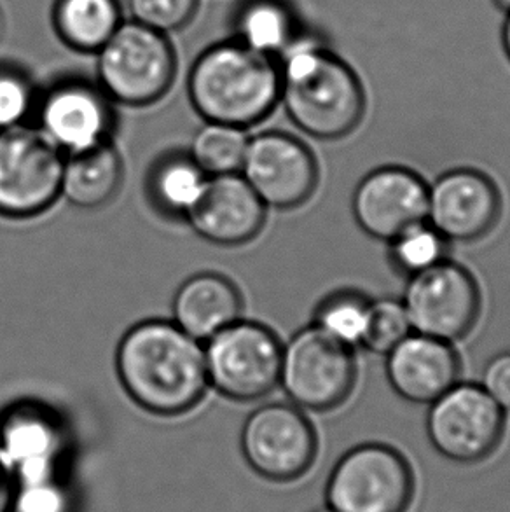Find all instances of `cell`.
<instances>
[{"instance_id": "obj_7", "label": "cell", "mask_w": 510, "mask_h": 512, "mask_svg": "<svg viewBox=\"0 0 510 512\" xmlns=\"http://www.w3.org/2000/svg\"><path fill=\"white\" fill-rule=\"evenodd\" d=\"M282 341L268 326L236 320L205 346L208 383L235 401H257L280 385Z\"/></svg>"}, {"instance_id": "obj_16", "label": "cell", "mask_w": 510, "mask_h": 512, "mask_svg": "<svg viewBox=\"0 0 510 512\" xmlns=\"http://www.w3.org/2000/svg\"><path fill=\"white\" fill-rule=\"evenodd\" d=\"M266 208L242 173H226L208 177L186 217L201 238L215 245L235 247L261 233Z\"/></svg>"}, {"instance_id": "obj_26", "label": "cell", "mask_w": 510, "mask_h": 512, "mask_svg": "<svg viewBox=\"0 0 510 512\" xmlns=\"http://www.w3.org/2000/svg\"><path fill=\"white\" fill-rule=\"evenodd\" d=\"M449 242L430 222L414 224L388 242L393 270L406 278L420 275L448 259Z\"/></svg>"}, {"instance_id": "obj_11", "label": "cell", "mask_w": 510, "mask_h": 512, "mask_svg": "<svg viewBox=\"0 0 510 512\" xmlns=\"http://www.w3.org/2000/svg\"><path fill=\"white\" fill-rule=\"evenodd\" d=\"M243 455L255 472L271 481H294L317 457V432L303 409L271 402L255 409L242 432Z\"/></svg>"}, {"instance_id": "obj_4", "label": "cell", "mask_w": 510, "mask_h": 512, "mask_svg": "<svg viewBox=\"0 0 510 512\" xmlns=\"http://www.w3.org/2000/svg\"><path fill=\"white\" fill-rule=\"evenodd\" d=\"M97 84L116 104H156L172 88L177 55L168 35L125 20L97 53Z\"/></svg>"}, {"instance_id": "obj_34", "label": "cell", "mask_w": 510, "mask_h": 512, "mask_svg": "<svg viewBox=\"0 0 510 512\" xmlns=\"http://www.w3.org/2000/svg\"><path fill=\"white\" fill-rule=\"evenodd\" d=\"M493 4H495V7L500 9L502 13H510V0H493Z\"/></svg>"}, {"instance_id": "obj_6", "label": "cell", "mask_w": 510, "mask_h": 512, "mask_svg": "<svg viewBox=\"0 0 510 512\" xmlns=\"http://www.w3.org/2000/svg\"><path fill=\"white\" fill-rule=\"evenodd\" d=\"M65 158L60 147L32 126L0 130V215L28 219L62 196Z\"/></svg>"}, {"instance_id": "obj_35", "label": "cell", "mask_w": 510, "mask_h": 512, "mask_svg": "<svg viewBox=\"0 0 510 512\" xmlns=\"http://www.w3.org/2000/svg\"><path fill=\"white\" fill-rule=\"evenodd\" d=\"M0 27H2V16H0Z\"/></svg>"}, {"instance_id": "obj_36", "label": "cell", "mask_w": 510, "mask_h": 512, "mask_svg": "<svg viewBox=\"0 0 510 512\" xmlns=\"http://www.w3.org/2000/svg\"><path fill=\"white\" fill-rule=\"evenodd\" d=\"M317 512H334V511H317Z\"/></svg>"}, {"instance_id": "obj_32", "label": "cell", "mask_w": 510, "mask_h": 512, "mask_svg": "<svg viewBox=\"0 0 510 512\" xmlns=\"http://www.w3.org/2000/svg\"><path fill=\"white\" fill-rule=\"evenodd\" d=\"M20 479L6 451L0 448V512H14Z\"/></svg>"}, {"instance_id": "obj_3", "label": "cell", "mask_w": 510, "mask_h": 512, "mask_svg": "<svg viewBox=\"0 0 510 512\" xmlns=\"http://www.w3.org/2000/svg\"><path fill=\"white\" fill-rule=\"evenodd\" d=\"M187 93L207 123L247 130L280 104L278 60L235 39L217 42L194 60Z\"/></svg>"}, {"instance_id": "obj_25", "label": "cell", "mask_w": 510, "mask_h": 512, "mask_svg": "<svg viewBox=\"0 0 510 512\" xmlns=\"http://www.w3.org/2000/svg\"><path fill=\"white\" fill-rule=\"evenodd\" d=\"M249 140L245 128L207 123L194 137L191 160L208 177L240 173Z\"/></svg>"}, {"instance_id": "obj_31", "label": "cell", "mask_w": 510, "mask_h": 512, "mask_svg": "<svg viewBox=\"0 0 510 512\" xmlns=\"http://www.w3.org/2000/svg\"><path fill=\"white\" fill-rule=\"evenodd\" d=\"M481 387L504 411H510V352L488 360L481 374Z\"/></svg>"}, {"instance_id": "obj_27", "label": "cell", "mask_w": 510, "mask_h": 512, "mask_svg": "<svg viewBox=\"0 0 510 512\" xmlns=\"http://www.w3.org/2000/svg\"><path fill=\"white\" fill-rule=\"evenodd\" d=\"M413 333L406 308L400 299L381 298L371 301L366 338L362 346L374 355H388L400 341Z\"/></svg>"}, {"instance_id": "obj_14", "label": "cell", "mask_w": 510, "mask_h": 512, "mask_svg": "<svg viewBox=\"0 0 510 512\" xmlns=\"http://www.w3.org/2000/svg\"><path fill=\"white\" fill-rule=\"evenodd\" d=\"M39 130L69 154L109 142L114 111L112 100L98 84L86 79H63L53 84L39 104Z\"/></svg>"}, {"instance_id": "obj_24", "label": "cell", "mask_w": 510, "mask_h": 512, "mask_svg": "<svg viewBox=\"0 0 510 512\" xmlns=\"http://www.w3.org/2000/svg\"><path fill=\"white\" fill-rule=\"evenodd\" d=\"M207 179L191 156L165 158L151 175L152 198L168 214L186 215L200 198Z\"/></svg>"}, {"instance_id": "obj_30", "label": "cell", "mask_w": 510, "mask_h": 512, "mask_svg": "<svg viewBox=\"0 0 510 512\" xmlns=\"http://www.w3.org/2000/svg\"><path fill=\"white\" fill-rule=\"evenodd\" d=\"M14 512H65V499L51 479L25 483L18 490Z\"/></svg>"}, {"instance_id": "obj_8", "label": "cell", "mask_w": 510, "mask_h": 512, "mask_svg": "<svg viewBox=\"0 0 510 512\" xmlns=\"http://www.w3.org/2000/svg\"><path fill=\"white\" fill-rule=\"evenodd\" d=\"M414 478L406 458L392 446L360 444L339 460L327 485L334 512H406Z\"/></svg>"}, {"instance_id": "obj_10", "label": "cell", "mask_w": 510, "mask_h": 512, "mask_svg": "<svg viewBox=\"0 0 510 512\" xmlns=\"http://www.w3.org/2000/svg\"><path fill=\"white\" fill-rule=\"evenodd\" d=\"M428 406L430 443L449 460L481 462L504 437L505 411L479 383L458 381Z\"/></svg>"}, {"instance_id": "obj_17", "label": "cell", "mask_w": 510, "mask_h": 512, "mask_svg": "<svg viewBox=\"0 0 510 512\" xmlns=\"http://www.w3.org/2000/svg\"><path fill=\"white\" fill-rule=\"evenodd\" d=\"M460 357L451 343L411 333L386 355V378L404 401L432 404L460 381Z\"/></svg>"}, {"instance_id": "obj_2", "label": "cell", "mask_w": 510, "mask_h": 512, "mask_svg": "<svg viewBox=\"0 0 510 512\" xmlns=\"http://www.w3.org/2000/svg\"><path fill=\"white\" fill-rule=\"evenodd\" d=\"M119 380L149 413H186L207 392L205 346L175 322L145 320L123 336L116 353Z\"/></svg>"}, {"instance_id": "obj_23", "label": "cell", "mask_w": 510, "mask_h": 512, "mask_svg": "<svg viewBox=\"0 0 510 512\" xmlns=\"http://www.w3.org/2000/svg\"><path fill=\"white\" fill-rule=\"evenodd\" d=\"M371 313V299L355 289H339L318 303L313 326L348 348L362 346Z\"/></svg>"}, {"instance_id": "obj_22", "label": "cell", "mask_w": 510, "mask_h": 512, "mask_svg": "<svg viewBox=\"0 0 510 512\" xmlns=\"http://www.w3.org/2000/svg\"><path fill=\"white\" fill-rule=\"evenodd\" d=\"M123 179V163L111 140L65 160L62 196L81 208H97L111 201Z\"/></svg>"}, {"instance_id": "obj_21", "label": "cell", "mask_w": 510, "mask_h": 512, "mask_svg": "<svg viewBox=\"0 0 510 512\" xmlns=\"http://www.w3.org/2000/svg\"><path fill=\"white\" fill-rule=\"evenodd\" d=\"M119 0H55L51 23L58 39L77 53L95 55L121 27Z\"/></svg>"}, {"instance_id": "obj_19", "label": "cell", "mask_w": 510, "mask_h": 512, "mask_svg": "<svg viewBox=\"0 0 510 512\" xmlns=\"http://www.w3.org/2000/svg\"><path fill=\"white\" fill-rule=\"evenodd\" d=\"M242 294L217 273H200L180 285L173 299V322L198 341H208L242 317Z\"/></svg>"}, {"instance_id": "obj_15", "label": "cell", "mask_w": 510, "mask_h": 512, "mask_svg": "<svg viewBox=\"0 0 510 512\" xmlns=\"http://www.w3.org/2000/svg\"><path fill=\"white\" fill-rule=\"evenodd\" d=\"M352 212L366 235L388 243L414 224L427 221L428 184L411 168H376L355 187Z\"/></svg>"}, {"instance_id": "obj_29", "label": "cell", "mask_w": 510, "mask_h": 512, "mask_svg": "<svg viewBox=\"0 0 510 512\" xmlns=\"http://www.w3.org/2000/svg\"><path fill=\"white\" fill-rule=\"evenodd\" d=\"M200 0H128L131 20L144 27L172 34L187 27L198 11Z\"/></svg>"}, {"instance_id": "obj_12", "label": "cell", "mask_w": 510, "mask_h": 512, "mask_svg": "<svg viewBox=\"0 0 510 512\" xmlns=\"http://www.w3.org/2000/svg\"><path fill=\"white\" fill-rule=\"evenodd\" d=\"M243 179L266 207H301L318 186V163L303 140L285 132H266L249 140Z\"/></svg>"}, {"instance_id": "obj_13", "label": "cell", "mask_w": 510, "mask_h": 512, "mask_svg": "<svg viewBox=\"0 0 510 512\" xmlns=\"http://www.w3.org/2000/svg\"><path fill=\"white\" fill-rule=\"evenodd\" d=\"M502 215V194L486 173L455 168L428 186L427 221L449 243H474L495 229Z\"/></svg>"}, {"instance_id": "obj_5", "label": "cell", "mask_w": 510, "mask_h": 512, "mask_svg": "<svg viewBox=\"0 0 510 512\" xmlns=\"http://www.w3.org/2000/svg\"><path fill=\"white\" fill-rule=\"evenodd\" d=\"M355 350L318 327H304L283 346L280 387L303 411L325 413L345 404L357 383Z\"/></svg>"}, {"instance_id": "obj_9", "label": "cell", "mask_w": 510, "mask_h": 512, "mask_svg": "<svg viewBox=\"0 0 510 512\" xmlns=\"http://www.w3.org/2000/svg\"><path fill=\"white\" fill-rule=\"evenodd\" d=\"M400 301L413 333L451 345L469 336L481 313V289L476 278L451 259L407 278Z\"/></svg>"}, {"instance_id": "obj_33", "label": "cell", "mask_w": 510, "mask_h": 512, "mask_svg": "<svg viewBox=\"0 0 510 512\" xmlns=\"http://www.w3.org/2000/svg\"><path fill=\"white\" fill-rule=\"evenodd\" d=\"M502 46H504L505 55L510 62V13L507 14L504 25H502Z\"/></svg>"}, {"instance_id": "obj_18", "label": "cell", "mask_w": 510, "mask_h": 512, "mask_svg": "<svg viewBox=\"0 0 510 512\" xmlns=\"http://www.w3.org/2000/svg\"><path fill=\"white\" fill-rule=\"evenodd\" d=\"M62 446V427L49 409L25 402L2 418L0 448L13 462L20 485L51 479Z\"/></svg>"}, {"instance_id": "obj_20", "label": "cell", "mask_w": 510, "mask_h": 512, "mask_svg": "<svg viewBox=\"0 0 510 512\" xmlns=\"http://www.w3.org/2000/svg\"><path fill=\"white\" fill-rule=\"evenodd\" d=\"M231 32V39L278 60L303 34V27L289 0H240Z\"/></svg>"}, {"instance_id": "obj_1", "label": "cell", "mask_w": 510, "mask_h": 512, "mask_svg": "<svg viewBox=\"0 0 510 512\" xmlns=\"http://www.w3.org/2000/svg\"><path fill=\"white\" fill-rule=\"evenodd\" d=\"M280 104L290 121L318 140L352 135L366 114L359 74L320 37L303 34L280 58Z\"/></svg>"}, {"instance_id": "obj_28", "label": "cell", "mask_w": 510, "mask_h": 512, "mask_svg": "<svg viewBox=\"0 0 510 512\" xmlns=\"http://www.w3.org/2000/svg\"><path fill=\"white\" fill-rule=\"evenodd\" d=\"M35 90L23 70L0 63V130L25 125L35 111Z\"/></svg>"}]
</instances>
